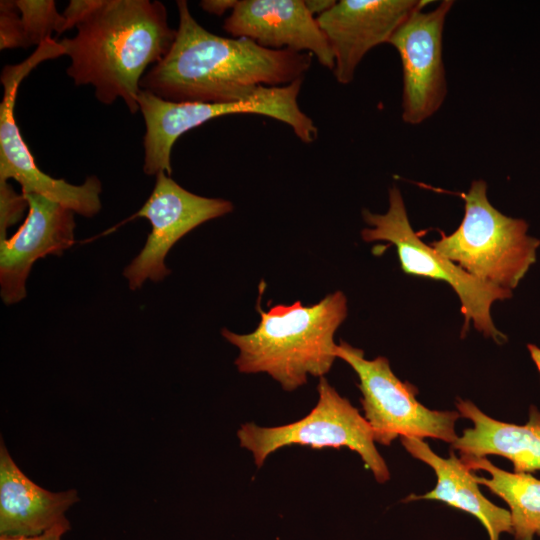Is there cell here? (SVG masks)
Returning a JSON list of instances; mask_svg holds the SVG:
<instances>
[{"label":"cell","mask_w":540,"mask_h":540,"mask_svg":"<svg viewBox=\"0 0 540 540\" xmlns=\"http://www.w3.org/2000/svg\"><path fill=\"white\" fill-rule=\"evenodd\" d=\"M174 42L140 82L157 96L175 102L232 103L260 87L284 86L309 70L312 54L272 50L247 38H226L206 30L187 1L177 2Z\"/></svg>","instance_id":"cell-1"},{"label":"cell","mask_w":540,"mask_h":540,"mask_svg":"<svg viewBox=\"0 0 540 540\" xmlns=\"http://www.w3.org/2000/svg\"><path fill=\"white\" fill-rule=\"evenodd\" d=\"M76 29L74 37L60 41L71 59L68 76L77 86L92 85L101 103L110 105L120 98L136 113L145 70L162 60L176 36L165 5L150 0H97Z\"/></svg>","instance_id":"cell-2"},{"label":"cell","mask_w":540,"mask_h":540,"mask_svg":"<svg viewBox=\"0 0 540 540\" xmlns=\"http://www.w3.org/2000/svg\"><path fill=\"white\" fill-rule=\"evenodd\" d=\"M260 322L247 334L223 328L221 335L239 349L235 365L240 373H267L285 391L307 382L308 375L323 377L336 356L334 335L347 317V298L341 291L304 306L278 304L264 311L257 303Z\"/></svg>","instance_id":"cell-3"},{"label":"cell","mask_w":540,"mask_h":540,"mask_svg":"<svg viewBox=\"0 0 540 540\" xmlns=\"http://www.w3.org/2000/svg\"><path fill=\"white\" fill-rule=\"evenodd\" d=\"M528 224L497 210L484 180H474L464 195V216L451 234L432 247L474 278L512 291L536 261L539 239L528 235Z\"/></svg>","instance_id":"cell-4"},{"label":"cell","mask_w":540,"mask_h":540,"mask_svg":"<svg viewBox=\"0 0 540 540\" xmlns=\"http://www.w3.org/2000/svg\"><path fill=\"white\" fill-rule=\"evenodd\" d=\"M303 77L284 86L260 87L247 99L232 103L175 102L140 89L138 107L145 120L144 165L147 175L172 174L171 152L185 132L205 122L231 114H259L287 124L304 143L318 136L314 121L305 114L298 95Z\"/></svg>","instance_id":"cell-5"},{"label":"cell","mask_w":540,"mask_h":540,"mask_svg":"<svg viewBox=\"0 0 540 540\" xmlns=\"http://www.w3.org/2000/svg\"><path fill=\"white\" fill-rule=\"evenodd\" d=\"M317 391L315 407L298 421L276 427L242 424L237 431L240 446L252 453L257 467L270 454L290 445L313 449L346 447L361 457L379 483L389 480V469L375 447L372 428L364 416L324 376L319 379Z\"/></svg>","instance_id":"cell-6"},{"label":"cell","mask_w":540,"mask_h":540,"mask_svg":"<svg viewBox=\"0 0 540 540\" xmlns=\"http://www.w3.org/2000/svg\"><path fill=\"white\" fill-rule=\"evenodd\" d=\"M362 216L369 226L361 231L364 241H387L394 245L404 273L444 281L453 288L461 302L465 327L472 321L475 329L485 336L497 342L505 339L494 325L490 311L494 302L510 298L512 291L474 278L424 243L410 224L398 187L389 189V206L385 213L365 209Z\"/></svg>","instance_id":"cell-7"},{"label":"cell","mask_w":540,"mask_h":540,"mask_svg":"<svg viewBox=\"0 0 540 540\" xmlns=\"http://www.w3.org/2000/svg\"><path fill=\"white\" fill-rule=\"evenodd\" d=\"M336 356L358 376L364 418L375 442L389 446L398 437H429L452 444L458 438L455 424L460 413L430 410L419 403L417 388L401 381L387 358L366 359L362 349L345 341L337 344Z\"/></svg>","instance_id":"cell-8"},{"label":"cell","mask_w":540,"mask_h":540,"mask_svg":"<svg viewBox=\"0 0 540 540\" xmlns=\"http://www.w3.org/2000/svg\"><path fill=\"white\" fill-rule=\"evenodd\" d=\"M65 55L54 39L39 45L34 53L17 65H7L1 73L4 88L0 104V181H17L23 194H37L59 203L74 213L93 217L101 210V181L89 176L83 184H70L40 170L25 143L15 120L14 107L22 80L42 61Z\"/></svg>","instance_id":"cell-9"},{"label":"cell","mask_w":540,"mask_h":540,"mask_svg":"<svg viewBox=\"0 0 540 540\" xmlns=\"http://www.w3.org/2000/svg\"><path fill=\"white\" fill-rule=\"evenodd\" d=\"M233 210V204L223 198L194 194L165 172L156 175L152 193L134 217L146 218L151 232L138 255L124 268L129 288H141L146 280L158 282L170 274L165 259L187 233L199 225Z\"/></svg>","instance_id":"cell-10"},{"label":"cell","mask_w":540,"mask_h":540,"mask_svg":"<svg viewBox=\"0 0 540 540\" xmlns=\"http://www.w3.org/2000/svg\"><path fill=\"white\" fill-rule=\"evenodd\" d=\"M423 1L397 28L388 44L398 52L403 70L402 118L417 125L439 110L447 94L442 57L443 30L454 1L431 11Z\"/></svg>","instance_id":"cell-11"},{"label":"cell","mask_w":540,"mask_h":540,"mask_svg":"<svg viewBox=\"0 0 540 540\" xmlns=\"http://www.w3.org/2000/svg\"><path fill=\"white\" fill-rule=\"evenodd\" d=\"M424 0H340L316 17L334 56L338 83L352 82L363 57L388 43L397 28Z\"/></svg>","instance_id":"cell-12"},{"label":"cell","mask_w":540,"mask_h":540,"mask_svg":"<svg viewBox=\"0 0 540 540\" xmlns=\"http://www.w3.org/2000/svg\"><path fill=\"white\" fill-rule=\"evenodd\" d=\"M23 195L28 203L24 222L10 238L0 240V295L6 305L26 297V281L38 259L60 256L75 239L72 210L41 195Z\"/></svg>","instance_id":"cell-13"},{"label":"cell","mask_w":540,"mask_h":540,"mask_svg":"<svg viewBox=\"0 0 540 540\" xmlns=\"http://www.w3.org/2000/svg\"><path fill=\"white\" fill-rule=\"evenodd\" d=\"M223 28L267 49L310 53L325 68H334L328 40L303 0H240Z\"/></svg>","instance_id":"cell-14"},{"label":"cell","mask_w":540,"mask_h":540,"mask_svg":"<svg viewBox=\"0 0 540 540\" xmlns=\"http://www.w3.org/2000/svg\"><path fill=\"white\" fill-rule=\"evenodd\" d=\"M80 501L74 488L52 492L32 481L0 439V535H39Z\"/></svg>","instance_id":"cell-15"},{"label":"cell","mask_w":540,"mask_h":540,"mask_svg":"<svg viewBox=\"0 0 540 540\" xmlns=\"http://www.w3.org/2000/svg\"><path fill=\"white\" fill-rule=\"evenodd\" d=\"M460 415L473 422L462 436L451 444L460 457L481 458L497 455L513 463L515 473L540 471V412L530 408L525 425L495 420L469 400L456 402Z\"/></svg>","instance_id":"cell-16"},{"label":"cell","mask_w":540,"mask_h":540,"mask_svg":"<svg viewBox=\"0 0 540 540\" xmlns=\"http://www.w3.org/2000/svg\"><path fill=\"white\" fill-rule=\"evenodd\" d=\"M404 448L416 459L429 465L437 476L433 490L424 495H410L405 501L430 499L475 516L486 529L489 540H499L503 532L513 533L510 512L490 502L479 490L471 470L451 453L442 458L421 438L400 437Z\"/></svg>","instance_id":"cell-17"},{"label":"cell","mask_w":540,"mask_h":540,"mask_svg":"<svg viewBox=\"0 0 540 540\" xmlns=\"http://www.w3.org/2000/svg\"><path fill=\"white\" fill-rule=\"evenodd\" d=\"M460 459L470 470L489 473V478L475 476V480L508 504L515 540H533L534 536H540L539 479L528 473L500 469L486 457Z\"/></svg>","instance_id":"cell-18"},{"label":"cell","mask_w":540,"mask_h":540,"mask_svg":"<svg viewBox=\"0 0 540 540\" xmlns=\"http://www.w3.org/2000/svg\"><path fill=\"white\" fill-rule=\"evenodd\" d=\"M29 46L37 47L51 39L52 32L63 33L64 17L53 0H16Z\"/></svg>","instance_id":"cell-19"},{"label":"cell","mask_w":540,"mask_h":540,"mask_svg":"<svg viewBox=\"0 0 540 540\" xmlns=\"http://www.w3.org/2000/svg\"><path fill=\"white\" fill-rule=\"evenodd\" d=\"M29 47L15 1H0V49Z\"/></svg>","instance_id":"cell-20"},{"label":"cell","mask_w":540,"mask_h":540,"mask_svg":"<svg viewBox=\"0 0 540 540\" xmlns=\"http://www.w3.org/2000/svg\"><path fill=\"white\" fill-rule=\"evenodd\" d=\"M27 207L22 193H16L8 182L0 181V240L7 238V229L18 222Z\"/></svg>","instance_id":"cell-21"},{"label":"cell","mask_w":540,"mask_h":540,"mask_svg":"<svg viewBox=\"0 0 540 540\" xmlns=\"http://www.w3.org/2000/svg\"><path fill=\"white\" fill-rule=\"evenodd\" d=\"M97 0H72L63 12V32L76 27L96 6Z\"/></svg>","instance_id":"cell-22"},{"label":"cell","mask_w":540,"mask_h":540,"mask_svg":"<svg viewBox=\"0 0 540 540\" xmlns=\"http://www.w3.org/2000/svg\"><path fill=\"white\" fill-rule=\"evenodd\" d=\"M71 529L70 521L67 517L55 524L47 531L34 536H10L0 535V540H62L64 535Z\"/></svg>","instance_id":"cell-23"},{"label":"cell","mask_w":540,"mask_h":540,"mask_svg":"<svg viewBox=\"0 0 540 540\" xmlns=\"http://www.w3.org/2000/svg\"><path fill=\"white\" fill-rule=\"evenodd\" d=\"M238 0H203L200 2L201 8L213 15L221 16L228 10H233Z\"/></svg>","instance_id":"cell-24"},{"label":"cell","mask_w":540,"mask_h":540,"mask_svg":"<svg viewBox=\"0 0 540 540\" xmlns=\"http://www.w3.org/2000/svg\"><path fill=\"white\" fill-rule=\"evenodd\" d=\"M305 6L309 13L315 17V15L320 16L323 13L330 10L334 4L336 3L335 0H305L304 1ZM316 18V17H315Z\"/></svg>","instance_id":"cell-25"}]
</instances>
